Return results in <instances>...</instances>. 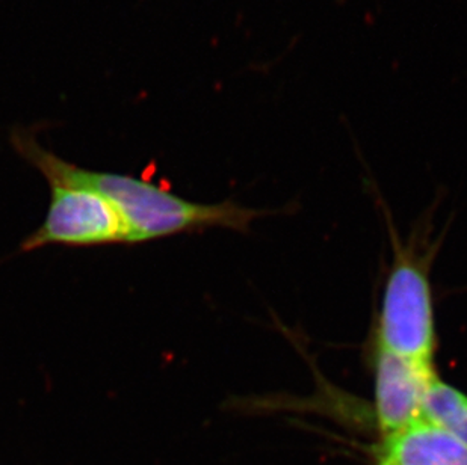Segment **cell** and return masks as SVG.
Instances as JSON below:
<instances>
[{"label":"cell","mask_w":467,"mask_h":465,"mask_svg":"<svg viewBox=\"0 0 467 465\" xmlns=\"http://www.w3.org/2000/svg\"><path fill=\"white\" fill-rule=\"evenodd\" d=\"M11 142L16 151L45 176L49 185L78 186L103 195L123 218L128 243L211 229L248 232L254 221L266 215L234 200L212 204L190 202L165 186L144 179L78 167L46 150L36 137L23 130L14 132Z\"/></svg>","instance_id":"cell-1"},{"label":"cell","mask_w":467,"mask_h":465,"mask_svg":"<svg viewBox=\"0 0 467 465\" xmlns=\"http://www.w3.org/2000/svg\"><path fill=\"white\" fill-rule=\"evenodd\" d=\"M393 239V264L384 285L375 345L419 365L434 366L436 315L430 255Z\"/></svg>","instance_id":"cell-2"},{"label":"cell","mask_w":467,"mask_h":465,"mask_svg":"<svg viewBox=\"0 0 467 465\" xmlns=\"http://www.w3.org/2000/svg\"><path fill=\"white\" fill-rule=\"evenodd\" d=\"M112 243H128V230L119 211L103 195L78 186L50 185L45 221L22 242L20 248H91Z\"/></svg>","instance_id":"cell-3"},{"label":"cell","mask_w":467,"mask_h":465,"mask_svg":"<svg viewBox=\"0 0 467 465\" xmlns=\"http://www.w3.org/2000/svg\"><path fill=\"white\" fill-rule=\"evenodd\" d=\"M374 418L379 437L422 420L423 398L434 366L419 365L374 345Z\"/></svg>","instance_id":"cell-4"},{"label":"cell","mask_w":467,"mask_h":465,"mask_svg":"<svg viewBox=\"0 0 467 465\" xmlns=\"http://www.w3.org/2000/svg\"><path fill=\"white\" fill-rule=\"evenodd\" d=\"M374 465H467V446L437 426L420 420L379 437Z\"/></svg>","instance_id":"cell-5"},{"label":"cell","mask_w":467,"mask_h":465,"mask_svg":"<svg viewBox=\"0 0 467 465\" xmlns=\"http://www.w3.org/2000/svg\"><path fill=\"white\" fill-rule=\"evenodd\" d=\"M422 420L467 446V396L434 375L423 398Z\"/></svg>","instance_id":"cell-6"}]
</instances>
